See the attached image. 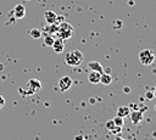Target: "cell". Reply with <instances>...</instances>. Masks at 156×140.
Returning <instances> with one entry per match:
<instances>
[{
    "label": "cell",
    "mask_w": 156,
    "mask_h": 140,
    "mask_svg": "<svg viewBox=\"0 0 156 140\" xmlns=\"http://www.w3.org/2000/svg\"><path fill=\"white\" fill-rule=\"evenodd\" d=\"M82 61H83V54L79 50H72V51L67 52L66 56H65L66 65L72 66V67L79 66L82 63Z\"/></svg>",
    "instance_id": "cell-1"
},
{
    "label": "cell",
    "mask_w": 156,
    "mask_h": 140,
    "mask_svg": "<svg viewBox=\"0 0 156 140\" xmlns=\"http://www.w3.org/2000/svg\"><path fill=\"white\" fill-rule=\"evenodd\" d=\"M139 61L144 65V66H150L154 61H155V55L151 50L149 49H144L139 52Z\"/></svg>",
    "instance_id": "cell-2"
},
{
    "label": "cell",
    "mask_w": 156,
    "mask_h": 140,
    "mask_svg": "<svg viewBox=\"0 0 156 140\" xmlns=\"http://www.w3.org/2000/svg\"><path fill=\"white\" fill-rule=\"evenodd\" d=\"M27 90H26V93H24V95H30V94H35L38 90H40L41 89V83H40V80H38V79H29L28 80V83H27Z\"/></svg>",
    "instance_id": "cell-3"
},
{
    "label": "cell",
    "mask_w": 156,
    "mask_h": 140,
    "mask_svg": "<svg viewBox=\"0 0 156 140\" xmlns=\"http://www.w3.org/2000/svg\"><path fill=\"white\" fill-rule=\"evenodd\" d=\"M72 84H73L72 78H71L69 75H63V77H61L60 80H58V89H60L61 91H67V90L72 86Z\"/></svg>",
    "instance_id": "cell-4"
},
{
    "label": "cell",
    "mask_w": 156,
    "mask_h": 140,
    "mask_svg": "<svg viewBox=\"0 0 156 140\" xmlns=\"http://www.w3.org/2000/svg\"><path fill=\"white\" fill-rule=\"evenodd\" d=\"M13 16L16 19H22L24 16H26V7L22 5V4H17L15 7H13V11H12Z\"/></svg>",
    "instance_id": "cell-5"
},
{
    "label": "cell",
    "mask_w": 156,
    "mask_h": 140,
    "mask_svg": "<svg viewBox=\"0 0 156 140\" xmlns=\"http://www.w3.org/2000/svg\"><path fill=\"white\" fill-rule=\"evenodd\" d=\"M51 47L54 49V51H55L56 54H61V52L65 50V43H63V40H62L61 38H55L54 44H52Z\"/></svg>",
    "instance_id": "cell-6"
},
{
    "label": "cell",
    "mask_w": 156,
    "mask_h": 140,
    "mask_svg": "<svg viewBox=\"0 0 156 140\" xmlns=\"http://www.w3.org/2000/svg\"><path fill=\"white\" fill-rule=\"evenodd\" d=\"M129 117H130V121H132L133 124H139V123L143 121V118H144L143 112H141V111H138V110L130 112V113H129Z\"/></svg>",
    "instance_id": "cell-7"
},
{
    "label": "cell",
    "mask_w": 156,
    "mask_h": 140,
    "mask_svg": "<svg viewBox=\"0 0 156 140\" xmlns=\"http://www.w3.org/2000/svg\"><path fill=\"white\" fill-rule=\"evenodd\" d=\"M56 17H57V15H56L54 11H51V10H46V11L44 12V18H45V22H46L48 24L56 23Z\"/></svg>",
    "instance_id": "cell-8"
},
{
    "label": "cell",
    "mask_w": 156,
    "mask_h": 140,
    "mask_svg": "<svg viewBox=\"0 0 156 140\" xmlns=\"http://www.w3.org/2000/svg\"><path fill=\"white\" fill-rule=\"evenodd\" d=\"M100 75H101L100 72H98V71H90L89 74H88V80L91 84H98V83H100Z\"/></svg>",
    "instance_id": "cell-9"
},
{
    "label": "cell",
    "mask_w": 156,
    "mask_h": 140,
    "mask_svg": "<svg viewBox=\"0 0 156 140\" xmlns=\"http://www.w3.org/2000/svg\"><path fill=\"white\" fill-rule=\"evenodd\" d=\"M56 34L62 40H67V39H69L73 35V30H62V29H58V32Z\"/></svg>",
    "instance_id": "cell-10"
},
{
    "label": "cell",
    "mask_w": 156,
    "mask_h": 140,
    "mask_svg": "<svg viewBox=\"0 0 156 140\" xmlns=\"http://www.w3.org/2000/svg\"><path fill=\"white\" fill-rule=\"evenodd\" d=\"M88 68H90V71H98V72L102 73V66L98 61H90V62H88Z\"/></svg>",
    "instance_id": "cell-11"
},
{
    "label": "cell",
    "mask_w": 156,
    "mask_h": 140,
    "mask_svg": "<svg viewBox=\"0 0 156 140\" xmlns=\"http://www.w3.org/2000/svg\"><path fill=\"white\" fill-rule=\"evenodd\" d=\"M100 83L104 85H110L112 83V75L110 73H101L100 75Z\"/></svg>",
    "instance_id": "cell-12"
},
{
    "label": "cell",
    "mask_w": 156,
    "mask_h": 140,
    "mask_svg": "<svg viewBox=\"0 0 156 140\" xmlns=\"http://www.w3.org/2000/svg\"><path fill=\"white\" fill-rule=\"evenodd\" d=\"M57 32H58V24L57 23L48 24V27L45 28V34H52V35H55Z\"/></svg>",
    "instance_id": "cell-13"
},
{
    "label": "cell",
    "mask_w": 156,
    "mask_h": 140,
    "mask_svg": "<svg viewBox=\"0 0 156 140\" xmlns=\"http://www.w3.org/2000/svg\"><path fill=\"white\" fill-rule=\"evenodd\" d=\"M129 113H130V111H129L128 106H119L118 110H117V116H119V117H122V118L129 116Z\"/></svg>",
    "instance_id": "cell-14"
},
{
    "label": "cell",
    "mask_w": 156,
    "mask_h": 140,
    "mask_svg": "<svg viewBox=\"0 0 156 140\" xmlns=\"http://www.w3.org/2000/svg\"><path fill=\"white\" fill-rule=\"evenodd\" d=\"M54 40H55V35H52V34H45V35H44V41H43V44H44L45 46H52Z\"/></svg>",
    "instance_id": "cell-15"
},
{
    "label": "cell",
    "mask_w": 156,
    "mask_h": 140,
    "mask_svg": "<svg viewBox=\"0 0 156 140\" xmlns=\"http://www.w3.org/2000/svg\"><path fill=\"white\" fill-rule=\"evenodd\" d=\"M29 35L33 38V39H39L41 37V32L38 29V28H32L29 30Z\"/></svg>",
    "instance_id": "cell-16"
},
{
    "label": "cell",
    "mask_w": 156,
    "mask_h": 140,
    "mask_svg": "<svg viewBox=\"0 0 156 140\" xmlns=\"http://www.w3.org/2000/svg\"><path fill=\"white\" fill-rule=\"evenodd\" d=\"M113 119V123H115V125H118V127H123V124H124V121H123V118L122 117H119V116H115V118H112Z\"/></svg>",
    "instance_id": "cell-17"
},
{
    "label": "cell",
    "mask_w": 156,
    "mask_h": 140,
    "mask_svg": "<svg viewBox=\"0 0 156 140\" xmlns=\"http://www.w3.org/2000/svg\"><path fill=\"white\" fill-rule=\"evenodd\" d=\"M105 125H106V128H107L110 131H111V130H112V129L116 127V125H115V123H113V119H110V121H107Z\"/></svg>",
    "instance_id": "cell-18"
},
{
    "label": "cell",
    "mask_w": 156,
    "mask_h": 140,
    "mask_svg": "<svg viewBox=\"0 0 156 140\" xmlns=\"http://www.w3.org/2000/svg\"><path fill=\"white\" fill-rule=\"evenodd\" d=\"M121 130H122V127H118V125H116L112 130H111V133L112 134H115V135H117V134H119L121 133Z\"/></svg>",
    "instance_id": "cell-19"
},
{
    "label": "cell",
    "mask_w": 156,
    "mask_h": 140,
    "mask_svg": "<svg viewBox=\"0 0 156 140\" xmlns=\"http://www.w3.org/2000/svg\"><path fill=\"white\" fill-rule=\"evenodd\" d=\"M4 106H5V99H4L2 95H0V110H1Z\"/></svg>",
    "instance_id": "cell-20"
},
{
    "label": "cell",
    "mask_w": 156,
    "mask_h": 140,
    "mask_svg": "<svg viewBox=\"0 0 156 140\" xmlns=\"http://www.w3.org/2000/svg\"><path fill=\"white\" fill-rule=\"evenodd\" d=\"M145 96H146V99H149V100H151V99H154V93H150V91H147Z\"/></svg>",
    "instance_id": "cell-21"
},
{
    "label": "cell",
    "mask_w": 156,
    "mask_h": 140,
    "mask_svg": "<svg viewBox=\"0 0 156 140\" xmlns=\"http://www.w3.org/2000/svg\"><path fill=\"white\" fill-rule=\"evenodd\" d=\"M74 140H85V138L83 135H76L74 136Z\"/></svg>",
    "instance_id": "cell-22"
},
{
    "label": "cell",
    "mask_w": 156,
    "mask_h": 140,
    "mask_svg": "<svg viewBox=\"0 0 156 140\" xmlns=\"http://www.w3.org/2000/svg\"><path fill=\"white\" fill-rule=\"evenodd\" d=\"M115 140H124V139H123L122 136H119V134H117L116 138H115Z\"/></svg>",
    "instance_id": "cell-23"
},
{
    "label": "cell",
    "mask_w": 156,
    "mask_h": 140,
    "mask_svg": "<svg viewBox=\"0 0 156 140\" xmlns=\"http://www.w3.org/2000/svg\"><path fill=\"white\" fill-rule=\"evenodd\" d=\"M123 91H124V93H129V91H130V89H129V88H127V86H126V88H124V89H123Z\"/></svg>",
    "instance_id": "cell-24"
},
{
    "label": "cell",
    "mask_w": 156,
    "mask_h": 140,
    "mask_svg": "<svg viewBox=\"0 0 156 140\" xmlns=\"http://www.w3.org/2000/svg\"><path fill=\"white\" fill-rule=\"evenodd\" d=\"M154 97H156V86H155V90H154Z\"/></svg>",
    "instance_id": "cell-25"
},
{
    "label": "cell",
    "mask_w": 156,
    "mask_h": 140,
    "mask_svg": "<svg viewBox=\"0 0 156 140\" xmlns=\"http://www.w3.org/2000/svg\"><path fill=\"white\" fill-rule=\"evenodd\" d=\"M2 69V63H0V71Z\"/></svg>",
    "instance_id": "cell-26"
},
{
    "label": "cell",
    "mask_w": 156,
    "mask_h": 140,
    "mask_svg": "<svg viewBox=\"0 0 156 140\" xmlns=\"http://www.w3.org/2000/svg\"><path fill=\"white\" fill-rule=\"evenodd\" d=\"M152 135H154V138H156V131H154V134H152Z\"/></svg>",
    "instance_id": "cell-27"
},
{
    "label": "cell",
    "mask_w": 156,
    "mask_h": 140,
    "mask_svg": "<svg viewBox=\"0 0 156 140\" xmlns=\"http://www.w3.org/2000/svg\"><path fill=\"white\" fill-rule=\"evenodd\" d=\"M28 1H29V0H28Z\"/></svg>",
    "instance_id": "cell-28"
}]
</instances>
